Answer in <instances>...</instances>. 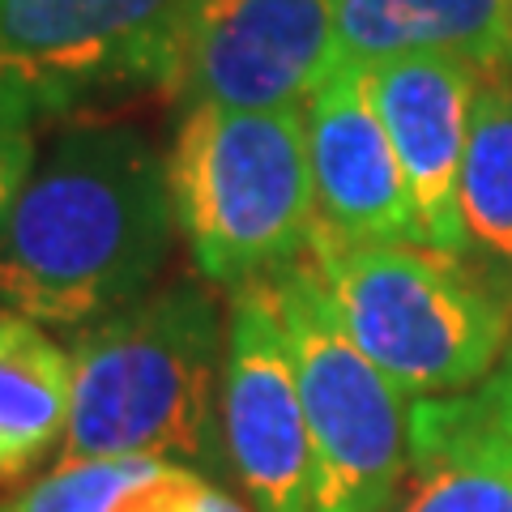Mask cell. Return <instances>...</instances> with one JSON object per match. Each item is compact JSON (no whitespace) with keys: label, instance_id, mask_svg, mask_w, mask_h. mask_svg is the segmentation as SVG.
<instances>
[{"label":"cell","instance_id":"6da1fadb","mask_svg":"<svg viewBox=\"0 0 512 512\" xmlns=\"http://www.w3.org/2000/svg\"><path fill=\"white\" fill-rule=\"evenodd\" d=\"M175 231L154 141L128 124H73L35 158L5 222L0 308L86 329L154 291Z\"/></svg>","mask_w":512,"mask_h":512},{"label":"cell","instance_id":"7a4b0ae2","mask_svg":"<svg viewBox=\"0 0 512 512\" xmlns=\"http://www.w3.org/2000/svg\"><path fill=\"white\" fill-rule=\"evenodd\" d=\"M60 457H154L218 470L227 316L210 282L175 278L77 329Z\"/></svg>","mask_w":512,"mask_h":512},{"label":"cell","instance_id":"3957f363","mask_svg":"<svg viewBox=\"0 0 512 512\" xmlns=\"http://www.w3.org/2000/svg\"><path fill=\"white\" fill-rule=\"evenodd\" d=\"M303 256L355 346L410 397L466 393L508 355V269H474L427 244L346 239L320 222Z\"/></svg>","mask_w":512,"mask_h":512},{"label":"cell","instance_id":"277c9868","mask_svg":"<svg viewBox=\"0 0 512 512\" xmlns=\"http://www.w3.org/2000/svg\"><path fill=\"white\" fill-rule=\"evenodd\" d=\"M175 227L210 286H239L303 261L316 227L303 111L188 103L167 154Z\"/></svg>","mask_w":512,"mask_h":512},{"label":"cell","instance_id":"5b68a950","mask_svg":"<svg viewBox=\"0 0 512 512\" xmlns=\"http://www.w3.org/2000/svg\"><path fill=\"white\" fill-rule=\"evenodd\" d=\"M316 453V512H389L406 474L410 402L355 346L312 261L269 278Z\"/></svg>","mask_w":512,"mask_h":512},{"label":"cell","instance_id":"8992f818","mask_svg":"<svg viewBox=\"0 0 512 512\" xmlns=\"http://www.w3.org/2000/svg\"><path fill=\"white\" fill-rule=\"evenodd\" d=\"M197 0H0V86L35 111L94 94H180Z\"/></svg>","mask_w":512,"mask_h":512},{"label":"cell","instance_id":"52a82bcc","mask_svg":"<svg viewBox=\"0 0 512 512\" xmlns=\"http://www.w3.org/2000/svg\"><path fill=\"white\" fill-rule=\"evenodd\" d=\"M222 457L256 512H316V453L274 282L231 291L222 363Z\"/></svg>","mask_w":512,"mask_h":512},{"label":"cell","instance_id":"ba28073f","mask_svg":"<svg viewBox=\"0 0 512 512\" xmlns=\"http://www.w3.org/2000/svg\"><path fill=\"white\" fill-rule=\"evenodd\" d=\"M338 64V0H197L180 99L303 111Z\"/></svg>","mask_w":512,"mask_h":512},{"label":"cell","instance_id":"9c48e42d","mask_svg":"<svg viewBox=\"0 0 512 512\" xmlns=\"http://www.w3.org/2000/svg\"><path fill=\"white\" fill-rule=\"evenodd\" d=\"M363 77L397 150V163L406 171L423 244L440 252H466L470 244L461 231L457 192L483 64L461 56H402L367 64Z\"/></svg>","mask_w":512,"mask_h":512},{"label":"cell","instance_id":"30bf717a","mask_svg":"<svg viewBox=\"0 0 512 512\" xmlns=\"http://www.w3.org/2000/svg\"><path fill=\"white\" fill-rule=\"evenodd\" d=\"M316 222L346 239L423 244L406 171L359 64H338L303 103Z\"/></svg>","mask_w":512,"mask_h":512},{"label":"cell","instance_id":"8fae6325","mask_svg":"<svg viewBox=\"0 0 512 512\" xmlns=\"http://www.w3.org/2000/svg\"><path fill=\"white\" fill-rule=\"evenodd\" d=\"M389 512H512V346L474 389L410 402Z\"/></svg>","mask_w":512,"mask_h":512},{"label":"cell","instance_id":"7c38bea8","mask_svg":"<svg viewBox=\"0 0 512 512\" xmlns=\"http://www.w3.org/2000/svg\"><path fill=\"white\" fill-rule=\"evenodd\" d=\"M73 359L39 320L0 308V483H22L64 448Z\"/></svg>","mask_w":512,"mask_h":512},{"label":"cell","instance_id":"4fadbf2b","mask_svg":"<svg viewBox=\"0 0 512 512\" xmlns=\"http://www.w3.org/2000/svg\"><path fill=\"white\" fill-rule=\"evenodd\" d=\"M342 64L461 56L500 64V0H338Z\"/></svg>","mask_w":512,"mask_h":512},{"label":"cell","instance_id":"5bb4252c","mask_svg":"<svg viewBox=\"0 0 512 512\" xmlns=\"http://www.w3.org/2000/svg\"><path fill=\"white\" fill-rule=\"evenodd\" d=\"M457 205L466 244L512 274V73L504 64H487L478 82Z\"/></svg>","mask_w":512,"mask_h":512},{"label":"cell","instance_id":"9a60e30c","mask_svg":"<svg viewBox=\"0 0 512 512\" xmlns=\"http://www.w3.org/2000/svg\"><path fill=\"white\" fill-rule=\"evenodd\" d=\"M210 495H214V483L201 470L180 466V461H150L111 500L107 512H205Z\"/></svg>","mask_w":512,"mask_h":512},{"label":"cell","instance_id":"2e32d148","mask_svg":"<svg viewBox=\"0 0 512 512\" xmlns=\"http://www.w3.org/2000/svg\"><path fill=\"white\" fill-rule=\"evenodd\" d=\"M35 171V111L0 86V235Z\"/></svg>","mask_w":512,"mask_h":512},{"label":"cell","instance_id":"e0dca14e","mask_svg":"<svg viewBox=\"0 0 512 512\" xmlns=\"http://www.w3.org/2000/svg\"><path fill=\"white\" fill-rule=\"evenodd\" d=\"M500 64L512 73V0H500Z\"/></svg>","mask_w":512,"mask_h":512}]
</instances>
